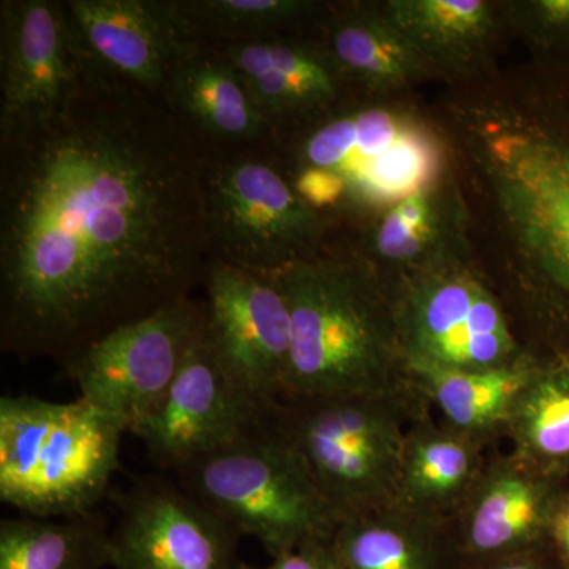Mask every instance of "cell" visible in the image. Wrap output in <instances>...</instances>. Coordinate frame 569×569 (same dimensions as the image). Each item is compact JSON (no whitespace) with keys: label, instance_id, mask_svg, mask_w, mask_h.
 <instances>
[{"label":"cell","instance_id":"30bf717a","mask_svg":"<svg viewBox=\"0 0 569 569\" xmlns=\"http://www.w3.org/2000/svg\"><path fill=\"white\" fill-rule=\"evenodd\" d=\"M204 331V305L182 298L93 342L63 369L80 397L134 433L167 396Z\"/></svg>","mask_w":569,"mask_h":569},{"label":"cell","instance_id":"4fadbf2b","mask_svg":"<svg viewBox=\"0 0 569 569\" xmlns=\"http://www.w3.org/2000/svg\"><path fill=\"white\" fill-rule=\"evenodd\" d=\"M276 403L254 399L224 372L204 326L167 396L133 436L156 466L176 473L263 425Z\"/></svg>","mask_w":569,"mask_h":569},{"label":"cell","instance_id":"7402d4cb","mask_svg":"<svg viewBox=\"0 0 569 569\" xmlns=\"http://www.w3.org/2000/svg\"><path fill=\"white\" fill-rule=\"evenodd\" d=\"M380 7L430 70L475 69L496 36V7L486 0H388Z\"/></svg>","mask_w":569,"mask_h":569},{"label":"cell","instance_id":"e0dca14e","mask_svg":"<svg viewBox=\"0 0 569 569\" xmlns=\"http://www.w3.org/2000/svg\"><path fill=\"white\" fill-rule=\"evenodd\" d=\"M488 455L485 445L426 408L407 429L396 503L433 522H451L477 486Z\"/></svg>","mask_w":569,"mask_h":569},{"label":"cell","instance_id":"ffe728a7","mask_svg":"<svg viewBox=\"0 0 569 569\" xmlns=\"http://www.w3.org/2000/svg\"><path fill=\"white\" fill-rule=\"evenodd\" d=\"M372 258L385 279L466 254L463 203L448 176L378 216Z\"/></svg>","mask_w":569,"mask_h":569},{"label":"cell","instance_id":"9c48e42d","mask_svg":"<svg viewBox=\"0 0 569 569\" xmlns=\"http://www.w3.org/2000/svg\"><path fill=\"white\" fill-rule=\"evenodd\" d=\"M204 189L211 260L272 276L323 252V213L271 164L247 157L208 163Z\"/></svg>","mask_w":569,"mask_h":569},{"label":"cell","instance_id":"3957f363","mask_svg":"<svg viewBox=\"0 0 569 569\" xmlns=\"http://www.w3.org/2000/svg\"><path fill=\"white\" fill-rule=\"evenodd\" d=\"M272 277L290 310L282 400L415 387L387 279L367 258L320 252Z\"/></svg>","mask_w":569,"mask_h":569},{"label":"cell","instance_id":"83f0119b","mask_svg":"<svg viewBox=\"0 0 569 569\" xmlns=\"http://www.w3.org/2000/svg\"><path fill=\"white\" fill-rule=\"evenodd\" d=\"M509 20L537 50L569 59V0H527L508 7Z\"/></svg>","mask_w":569,"mask_h":569},{"label":"cell","instance_id":"603a6c76","mask_svg":"<svg viewBox=\"0 0 569 569\" xmlns=\"http://www.w3.org/2000/svg\"><path fill=\"white\" fill-rule=\"evenodd\" d=\"M325 51L342 80L376 92L406 88L430 71L380 6H351L340 11L329 22Z\"/></svg>","mask_w":569,"mask_h":569},{"label":"cell","instance_id":"8992f818","mask_svg":"<svg viewBox=\"0 0 569 569\" xmlns=\"http://www.w3.org/2000/svg\"><path fill=\"white\" fill-rule=\"evenodd\" d=\"M274 408L263 425L176 471L183 490L239 537L257 539L271 557L332 539L340 522L277 427Z\"/></svg>","mask_w":569,"mask_h":569},{"label":"cell","instance_id":"5b68a950","mask_svg":"<svg viewBox=\"0 0 569 569\" xmlns=\"http://www.w3.org/2000/svg\"><path fill=\"white\" fill-rule=\"evenodd\" d=\"M429 407L415 383L385 395L280 400L274 421L342 522L395 503L408 426Z\"/></svg>","mask_w":569,"mask_h":569},{"label":"cell","instance_id":"7a4b0ae2","mask_svg":"<svg viewBox=\"0 0 569 569\" xmlns=\"http://www.w3.org/2000/svg\"><path fill=\"white\" fill-rule=\"evenodd\" d=\"M526 108L479 111L468 148L518 246L526 346L569 358V59Z\"/></svg>","mask_w":569,"mask_h":569},{"label":"cell","instance_id":"d4e9b609","mask_svg":"<svg viewBox=\"0 0 569 569\" xmlns=\"http://www.w3.org/2000/svg\"><path fill=\"white\" fill-rule=\"evenodd\" d=\"M111 567V531L100 516L0 522V569H103Z\"/></svg>","mask_w":569,"mask_h":569},{"label":"cell","instance_id":"5bb4252c","mask_svg":"<svg viewBox=\"0 0 569 569\" xmlns=\"http://www.w3.org/2000/svg\"><path fill=\"white\" fill-rule=\"evenodd\" d=\"M118 526L111 531L116 569H246L236 533L179 482L140 479L119 498Z\"/></svg>","mask_w":569,"mask_h":569},{"label":"cell","instance_id":"44dd1931","mask_svg":"<svg viewBox=\"0 0 569 569\" xmlns=\"http://www.w3.org/2000/svg\"><path fill=\"white\" fill-rule=\"evenodd\" d=\"M343 569H452L458 561L449 523L391 503L343 519L332 537Z\"/></svg>","mask_w":569,"mask_h":569},{"label":"cell","instance_id":"7c38bea8","mask_svg":"<svg viewBox=\"0 0 569 569\" xmlns=\"http://www.w3.org/2000/svg\"><path fill=\"white\" fill-rule=\"evenodd\" d=\"M206 339L236 383L264 403L282 400L290 362V310L272 276L220 260L206 268Z\"/></svg>","mask_w":569,"mask_h":569},{"label":"cell","instance_id":"f546056e","mask_svg":"<svg viewBox=\"0 0 569 569\" xmlns=\"http://www.w3.org/2000/svg\"><path fill=\"white\" fill-rule=\"evenodd\" d=\"M271 559L266 567L253 569H343L332 539L305 542Z\"/></svg>","mask_w":569,"mask_h":569},{"label":"cell","instance_id":"484cf974","mask_svg":"<svg viewBox=\"0 0 569 569\" xmlns=\"http://www.w3.org/2000/svg\"><path fill=\"white\" fill-rule=\"evenodd\" d=\"M511 451L569 481V358L542 355L509 419Z\"/></svg>","mask_w":569,"mask_h":569},{"label":"cell","instance_id":"ac0fdd59","mask_svg":"<svg viewBox=\"0 0 569 569\" xmlns=\"http://www.w3.org/2000/svg\"><path fill=\"white\" fill-rule=\"evenodd\" d=\"M541 356L529 350L508 365L478 370L430 366H408V370L430 406L437 408L441 422L490 451L507 440L509 419Z\"/></svg>","mask_w":569,"mask_h":569},{"label":"cell","instance_id":"d6986e66","mask_svg":"<svg viewBox=\"0 0 569 569\" xmlns=\"http://www.w3.org/2000/svg\"><path fill=\"white\" fill-rule=\"evenodd\" d=\"M224 59L269 121L328 108L343 81L328 52L290 41H239Z\"/></svg>","mask_w":569,"mask_h":569},{"label":"cell","instance_id":"6da1fadb","mask_svg":"<svg viewBox=\"0 0 569 569\" xmlns=\"http://www.w3.org/2000/svg\"><path fill=\"white\" fill-rule=\"evenodd\" d=\"M2 151L7 353L66 367L204 277L208 162L163 93L86 59L62 112Z\"/></svg>","mask_w":569,"mask_h":569},{"label":"cell","instance_id":"2e32d148","mask_svg":"<svg viewBox=\"0 0 569 569\" xmlns=\"http://www.w3.org/2000/svg\"><path fill=\"white\" fill-rule=\"evenodd\" d=\"M66 11L89 62L148 92H167L176 67L197 50L178 2L70 0Z\"/></svg>","mask_w":569,"mask_h":569},{"label":"cell","instance_id":"8fae6325","mask_svg":"<svg viewBox=\"0 0 569 569\" xmlns=\"http://www.w3.org/2000/svg\"><path fill=\"white\" fill-rule=\"evenodd\" d=\"M0 146L50 123L80 88L86 59L66 6L11 0L0 9Z\"/></svg>","mask_w":569,"mask_h":569},{"label":"cell","instance_id":"277c9868","mask_svg":"<svg viewBox=\"0 0 569 569\" xmlns=\"http://www.w3.org/2000/svg\"><path fill=\"white\" fill-rule=\"evenodd\" d=\"M123 429L77 399H0V500L29 518L89 515L119 467Z\"/></svg>","mask_w":569,"mask_h":569},{"label":"cell","instance_id":"9a60e30c","mask_svg":"<svg viewBox=\"0 0 569 569\" xmlns=\"http://www.w3.org/2000/svg\"><path fill=\"white\" fill-rule=\"evenodd\" d=\"M569 498V481L515 451L490 449L477 486L449 522L459 559L493 560L548 548L550 527Z\"/></svg>","mask_w":569,"mask_h":569},{"label":"cell","instance_id":"4dcf8cb0","mask_svg":"<svg viewBox=\"0 0 569 569\" xmlns=\"http://www.w3.org/2000/svg\"><path fill=\"white\" fill-rule=\"evenodd\" d=\"M452 569H565L548 548L530 550L519 556L503 557L493 560H463L458 559Z\"/></svg>","mask_w":569,"mask_h":569},{"label":"cell","instance_id":"f1b7e54d","mask_svg":"<svg viewBox=\"0 0 569 569\" xmlns=\"http://www.w3.org/2000/svg\"><path fill=\"white\" fill-rule=\"evenodd\" d=\"M293 187L299 197L317 212L323 213L346 204V187L331 171L299 167Z\"/></svg>","mask_w":569,"mask_h":569},{"label":"cell","instance_id":"cb8c5ba5","mask_svg":"<svg viewBox=\"0 0 569 569\" xmlns=\"http://www.w3.org/2000/svg\"><path fill=\"white\" fill-rule=\"evenodd\" d=\"M167 96L176 111L219 140H253L271 122L227 59L197 50L176 67Z\"/></svg>","mask_w":569,"mask_h":569},{"label":"cell","instance_id":"ba28073f","mask_svg":"<svg viewBox=\"0 0 569 569\" xmlns=\"http://www.w3.org/2000/svg\"><path fill=\"white\" fill-rule=\"evenodd\" d=\"M299 167L331 171L346 187V206L381 216L449 176L448 151L432 123L391 104L329 116L299 144Z\"/></svg>","mask_w":569,"mask_h":569},{"label":"cell","instance_id":"4316f807","mask_svg":"<svg viewBox=\"0 0 569 569\" xmlns=\"http://www.w3.org/2000/svg\"><path fill=\"white\" fill-rule=\"evenodd\" d=\"M187 22L198 32L219 33L242 41L299 20L317 9L309 0H186L178 2Z\"/></svg>","mask_w":569,"mask_h":569},{"label":"cell","instance_id":"1f68e13d","mask_svg":"<svg viewBox=\"0 0 569 569\" xmlns=\"http://www.w3.org/2000/svg\"><path fill=\"white\" fill-rule=\"evenodd\" d=\"M549 546L561 567L569 569V498L561 505L550 527Z\"/></svg>","mask_w":569,"mask_h":569},{"label":"cell","instance_id":"52a82bcc","mask_svg":"<svg viewBox=\"0 0 569 569\" xmlns=\"http://www.w3.org/2000/svg\"><path fill=\"white\" fill-rule=\"evenodd\" d=\"M387 282L408 366L488 369L531 350L500 293L467 254Z\"/></svg>","mask_w":569,"mask_h":569}]
</instances>
